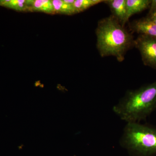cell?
Listing matches in <instances>:
<instances>
[{
  "mask_svg": "<svg viewBox=\"0 0 156 156\" xmlns=\"http://www.w3.org/2000/svg\"><path fill=\"white\" fill-rule=\"evenodd\" d=\"M51 2H52L53 7H54L55 13H59L62 6L63 3V1H62V0H53V1H51Z\"/></svg>",
  "mask_w": 156,
  "mask_h": 156,
  "instance_id": "cell-13",
  "label": "cell"
},
{
  "mask_svg": "<svg viewBox=\"0 0 156 156\" xmlns=\"http://www.w3.org/2000/svg\"><path fill=\"white\" fill-rule=\"evenodd\" d=\"M156 109V81L139 89L128 90L112 109L127 123L144 121Z\"/></svg>",
  "mask_w": 156,
  "mask_h": 156,
  "instance_id": "cell-2",
  "label": "cell"
},
{
  "mask_svg": "<svg viewBox=\"0 0 156 156\" xmlns=\"http://www.w3.org/2000/svg\"><path fill=\"white\" fill-rule=\"evenodd\" d=\"M151 0H126L127 20L134 14L149 9Z\"/></svg>",
  "mask_w": 156,
  "mask_h": 156,
  "instance_id": "cell-7",
  "label": "cell"
},
{
  "mask_svg": "<svg viewBox=\"0 0 156 156\" xmlns=\"http://www.w3.org/2000/svg\"><path fill=\"white\" fill-rule=\"evenodd\" d=\"M130 28L133 32L156 38V24L148 17H143L131 22Z\"/></svg>",
  "mask_w": 156,
  "mask_h": 156,
  "instance_id": "cell-5",
  "label": "cell"
},
{
  "mask_svg": "<svg viewBox=\"0 0 156 156\" xmlns=\"http://www.w3.org/2000/svg\"><path fill=\"white\" fill-rule=\"evenodd\" d=\"M155 10H156V0H151L148 14L153 12Z\"/></svg>",
  "mask_w": 156,
  "mask_h": 156,
  "instance_id": "cell-15",
  "label": "cell"
},
{
  "mask_svg": "<svg viewBox=\"0 0 156 156\" xmlns=\"http://www.w3.org/2000/svg\"><path fill=\"white\" fill-rule=\"evenodd\" d=\"M75 0H64L63 1V2L66 4H69V5H73Z\"/></svg>",
  "mask_w": 156,
  "mask_h": 156,
  "instance_id": "cell-16",
  "label": "cell"
},
{
  "mask_svg": "<svg viewBox=\"0 0 156 156\" xmlns=\"http://www.w3.org/2000/svg\"><path fill=\"white\" fill-rule=\"evenodd\" d=\"M104 2L109 7L113 16L125 27L127 22L126 0H106Z\"/></svg>",
  "mask_w": 156,
  "mask_h": 156,
  "instance_id": "cell-6",
  "label": "cell"
},
{
  "mask_svg": "<svg viewBox=\"0 0 156 156\" xmlns=\"http://www.w3.org/2000/svg\"><path fill=\"white\" fill-rule=\"evenodd\" d=\"M40 12H44L48 14H55V10L51 1H47L43 5Z\"/></svg>",
  "mask_w": 156,
  "mask_h": 156,
  "instance_id": "cell-11",
  "label": "cell"
},
{
  "mask_svg": "<svg viewBox=\"0 0 156 156\" xmlns=\"http://www.w3.org/2000/svg\"><path fill=\"white\" fill-rule=\"evenodd\" d=\"M104 2L103 0H76L73 6L77 13H80L92 6Z\"/></svg>",
  "mask_w": 156,
  "mask_h": 156,
  "instance_id": "cell-9",
  "label": "cell"
},
{
  "mask_svg": "<svg viewBox=\"0 0 156 156\" xmlns=\"http://www.w3.org/2000/svg\"><path fill=\"white\" fill-rule=\"evenodd\" d=\"M78 13L74 7L73 5H69L63 2L62 6L59 14L73 15Z\"/></svg>",
  "mask_w": 156,
  "mask_h": 156,
  "instance_id": "cell-10",
  "label": "cell"
},
{
  "mask_svg": "<svg viewBox=\"0 0 156 156\" xmlns=\"http://www.w3.org/2000/svg\"><path fill=\"white\" fill-rule=\"evenodd\" d=\"M48 0H36L33 1L32 5L31 7V9L34 11H40L42 6L45 4Z\"/></svg>",
  "mask_w": 156,
  "mask_h": 156,
  "instance_id": "cell-12",
  "label": "cell"
},
{
  "mask_svg": "<svg viewBox=\"0 0 156 156\" xmlns=\"http://www.w3.org/2000/svg\"><path fill=\"white\" fill-rule=\"evenodd\" d=\"M0 6L19 11L30 9L25 0H0Z\"/></svg>",
  "mask_w": 156,
  "mask_h": 156,
  "instance_id": "cell-8",
  "label": "cell"
},
{
  "mask_svg": "<svg viewBox=\"0 0 156 156\" xmlns=\"http://www.w3.org/2000/svg\"><path fill=\"white\" fill-rule=\"evenodd\" d=\"M120 143L134 156L155 155L156 128L139 122L127 123Z\"/></svg>",
  "mask_w": 156,
  "mask_h": 156,
  "instance_id": "cell-3",
  "label": "cell"
},
{
  "mask_svg": "<svg viewBox=\"0 0 156 156\" xmlns=\"http://www.w3.org/2000/svg\"><path fill=\"white\" fill-rule=\"evenodd\" d=\"M96 34L97 48L102 57L114 56L122 62L134 46L133 36L112 15L98 21Z\"/></svg>",
  "mask_w": 156,
  "mask_h": 156,
  "instance_id": "cell-1",
  "label": "cell"
},
{
  "mask_svg": "<svg viewBox=\"0 0 156 156\" xmlns=\"http://www.w3.org/2000/svg\"><path fill=\"white\" fill-rule=\"evenodd\" d=\"M147 17H148L156 24V10L151 13H149Z\"/></svg>",
  "mask_w": 156,
  "mask_h": 156,
  "instance_id": "cell-14",
  "label": "cell"
},
{
  "mask_svg": "<svg viewBox=\"0 0 156 156\" xmlns=\"http://www.w3.org/2000/svg\"><path fill=\"white\" fill-rule=\"evenodd\" d=\"M134 44L140 52L144 65L156 70V38L139 35Z\"/></svg>",
  "mask_w": 156,
  "mask_h": 156,
  "instance_id": "cell-4",
  "label": "cell"
}]
</instances>
